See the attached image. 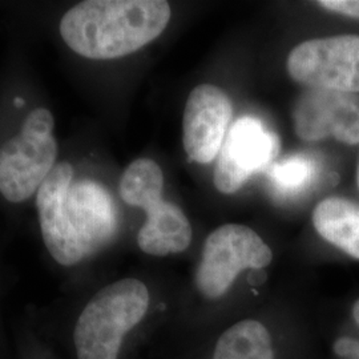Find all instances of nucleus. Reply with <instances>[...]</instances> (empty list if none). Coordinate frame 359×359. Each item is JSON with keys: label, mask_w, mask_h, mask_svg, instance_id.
<instances>
[{"label": "nucleus", "mask_w": 359, "mask_h": 359, "mask_svg": "<svg viewBox=\"0 0 359 359\" xmlns=\"http://www.w3.org/2000/svg\"><path fill=\"white\" fill-rule=\"evenodd\" d=\"M313 163L302 156H294L271 169L270 177L278 191L297 193L304 189L313 176Z\"/></svg>", "instance_id": "nucleus-14"}, {"label": "nucleus", "mask_w": 359, "mask_h": 359, "mask_svg": "<svg viewBox=\"0 0 359 359\" xmlns=\"http://www.w3.org/2000/svg\"><path fill=\"white\" fill-rule=\"evenodd\" d=\"M120 197L126 204L144 208L164 192V175L160 165L151 158H137L124 170L120 185Z\"/></svg>", "instance_id": "nucleus-13"}, {"label": "nucleus", "mask_w": 359, "mask_h": 359, "mask_svg": "<svg viewBox=\"0 0 359 359\" xmlns=\"http://www.w3.org/2000/svg\"><path fill=\"white\" fill-rule=\"evenodd\" d=\"M170 16L164 0H87L63 15L60 35L86 59L112 60L158 38Z\"/></svg>", "instance_id": "nucleus-2"}, {"label": "nucleus", "mask_w": 359, "mask_h": 359, "mask_svg": "<svg viewBox=\"0 0 359 359\" xmlns=\"http://www.w3.org/2000/svg\"><path fill=\"white\" fill-rule=\"evenodd\" d=\"M286 68L309 88L359 93V36L306 40L289 53Z\"/></svg>", "instance_id": "nucleus-5"}, {"label": "nucleus", "mask_w": 359, "mask_h": 359, "mask_svg": "<svg viewBox=\"0 0 359 359\" xmlns=\"http://www.w3.org/2000/svg\"><path fill=\"white\" fill-rule=\"evenodd\" d=\"M295 133L304 142L334 137L348 145L359 144V95L310 88L295 104Z\"/></svg>", "instance_id": "nucleus-7"}, {"label": "nucleus", "mask_w": 359, "mask_h": 359, "mask_svg": "<svg viewBox=\"0 0 359 359\" xmlns=\"http://www.w3.org/2000/svg\"><path fill=\"white\" fill-rule=\"evenodd\" d=\"M333 353L335 357L341 359H359V337H354V335L338 337L334 341Z\"/></svg>", "instance_id": "nucleus-16"}, {"label": "nucleus", "mask_w": 359, "mask_h": 359, "mask_svg": "<svg viewBox=\"0 0 359 359\" xmlns=\"http://www.w3.org/2000/svg\"><path fill=\"white\" fill-rule=\"evenodd\" d=\"M317 4L325 10L359 19V0H321Z\"/></svg>", "instance_id": "nucleus-17"}, {"label": "nucleus", "mask_w": 359, "mask_h": 359, "mask_svg": "<svg viewBox=\"0 0 359 359\" xmlns=\"http://www.w3.org/2000/svg\"><path fill=\"white\" fill-rule=\"evenodd\" d=\"M271 259V249L253 229L222 225L206 238L196 285L204 297L216 299L229 290L243 270L266 268Z\"/></svg>", "instance_id": "nucleus-4"}, {"label": "nucleus", "mask_w": 359, "mask_h": 359, "mask_svg": "<svg viewBox=\"0 0 359 359\" xmlns=\"http://www.w3.org/2000/svg\"><path fill=\"white\" fill-rule=\"evenodd\" d=\"M280 151L278 139L253 117L231 126L217 156L213 182L218 192L231 194L262 170Z\"/></svg>", "instance_id": "nucleus-6"}, {"label": "nucleus", "mask_w": 359, "mask_h": 359, "mask_svg": "<svg viewBox=\"0 0 359 359\" xmlns=\"http://www.w3.org/2000/svg\"><path fill=\"white\" fill-rule=\"evenodd\" d=\"M147 221L137 234L144 253L165 257L184 252L192 241V226L179 206L157 198L142 208Z\"/></svg>", "instance_id": "nucleus-10"}, {"label": "nucleus", "mask_w": 359, "mask_h": 359, "mask_svg": "<svg viewBox=\"0 0 359 359\" xmlns=\"http://www.w3.org/2000/svg\"><path fill=\"white\" fill-rule=\"evenodd\" d=\"M357 184H358V188H359V163H358V169H357Z\"/></svg>", "instance_id": "nucleus-18"}, {"label": "nucleus", "mask_w": 359, "mask_h": 359, "mask_svg": "<svg viewBox=\"0 0 359 359\" xmlns=\"http://www.w3.org/2000/svg\"><path fill=\"white\" fill-rule=\"evenodd\" d=\"M57 142L53 136L39 137L19 132L0 148V193L10 203H23L56 165Z\"/></svg>", "instance_id": "nucleus-8"}, {"label": "nucleus", "mask_w": 359, "mask_h": 359, "mask_svg": "<svg viewBox=\"0 0 359 359\" xmlns=\"http://www.w3.org/2000/svg\"><path fill=\"white\" fill-rule=\"evenodd\" d=\"M148 306V287L139 280L126 278L103 287L77 320V359H117L126 334L142 322Z\"/></svg>", "instance_id": "nucleus-3"}, {"label": "nucleus", "mask_w": 359, "mask_h": 359, "mask_svg": "<svg viewBox=\"0 0 359 359\" xmlns=\"http://www.w3.org/2000/svg\"><path fill=\"white\" fill-rule=\"evenodd\" d=\"M316 231L329 244L359 259V205L347 198L329 197L313 212Z\"/></svg>", "instance_id": "nucleus-11"}, {"label": "nucleus", "mask_w": 359, "mask_h": 359, "mask_svg": "<svg viewBox=\"0 0 359 359\" xmlns=\"http://www.w3.org/2000/svg\"><path fill=\"white\" fill-rule=\"evenodd\" d=\"M53 126L55 120L51 112L46 108H36L27 116L20 130L32 136L50 137L53 132Z\"/></svg>", "instance_id": "nucleus-15"}, {"label": "nucleus", "mask_w": 359, "mask_h": 359, "mask_svg": "<svg viewBox=\"0 0 359 359\" xmlns=\"http://www.w3.org/2000/svg\"><path fill=\"white\" fill-rule=\"evenodd\" d=\"M74 168L57 163L36 193L41 237L52 258L74 266L103 249L117 231L111 194L96 181H74Z\"/></svg>", "instance_id": "nucleus-1"}, {"label": "nucleus", "mask_w": 359, "mask_h": 359, "mask_svg": "<svg viewBox=\"0 0 359 359\" xmlns=\"http://www.w3.org/2000/svg\"><path fill=\"white\" fill-rule=\"evenodd\" d=\"M233 116L225 90L212 84L197 86L191 92L182 120V144L188 157L198 164L217 158Z\"/></svg>", "instance_id": "nucleus-9"}, {"label": "nucleus", "mask_w": 359, "mask_h": 359, "mask_svg": "<svg viewBox=\"0 0 359 359\" xmlns=\"http://www.w3.org/2000/svg\"><path fill=\"white\" fill-rule=\"evenodd\" d=\"M212 359H274L271 338L261 322H238L219 337Z\"/></svg>", "instance_id": "nucleus-12"}]
</instances>
